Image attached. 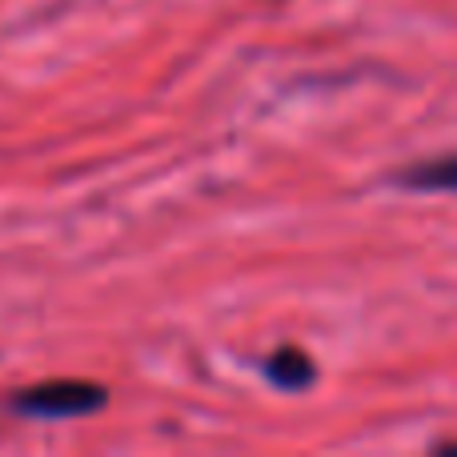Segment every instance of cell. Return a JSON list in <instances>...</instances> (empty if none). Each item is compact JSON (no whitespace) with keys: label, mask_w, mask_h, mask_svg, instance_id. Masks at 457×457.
Returning <instances> with one entry per match:
<instances>
[{"label":"cell","mask_w":457,"mask_h":457,"mask_svg":"<svg viewBox=\"0 0 457 457\" xmlns=\"http://www.w3.org/2000/svg\"><path fill=\"white\" fill-rule=\"evenodd\" d=\"M453 181H457V169H453V157L445 153V157L437 161H421V165H410L397 173V185H405V189H426V193H453Z\"/></svg>","instance_id":"obj_3"},{"label":"cell","mask_w":457,"mask_h":457,"mask_svg":"<svg viewBox=\"0 0 457 457\" xmlns=\"http://www.w3.org/2000/svg\"><path fill=\"white\" fill-rule=\"evenodd\" d=\"M104 402H109V394L96 381L56 378V381H40V386L21 389L8 402V410L37 421H69V418H88V413L104 410Z\"/></svg>","instance_id":"obj_1"},{"label":"cell","mask_w":457,"mask_h":457,"mask_svg":"<svg viewBox=\"0 0 457 457\" xmlns=\"http://www.w3.org/2000/svg\"><path fill=\"white\" fill-rule=\"evenodd\" d=\"M265 378H269V386L285 389V394H305V389L317 381V370H313V361H309L305 349L281 345L277 353H269Z\"/></svg>","instance_id":"obj_2"}]
</instances>
